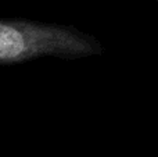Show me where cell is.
Listing matches in <instances>:
<instances>
[{
  "mask_svg": "<svg viewBox=\"0 0 158 157\" xmlns=\"http://www.w3.org/2000/svg\"><path fill=\"white\" fill-rule=\"evenodd\" d=\"M103 43L74 25L0 18V64H17L43 57L78 60L103 53Z\"/></svg>",
  "mask_w": 158,
  "mask_h": 157,
  "instance_id": "cell-1",
  "label": "cell"
},
{
  "mask_svg": "<svg viewBox=\"0 0 158 157\" xmlns=\"http://www.w3.org/2000/svg\"><path fill=\"white\" fill-rule=\"evenodd\" d=\"M157 2H158V0H157Z\"/></svg>",
  "mask_w": 158,
  "mask_h": 157,
  "instance_id": "cell-2",
  "label": "cell"
}]
</instances>
